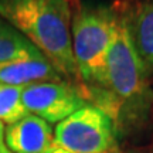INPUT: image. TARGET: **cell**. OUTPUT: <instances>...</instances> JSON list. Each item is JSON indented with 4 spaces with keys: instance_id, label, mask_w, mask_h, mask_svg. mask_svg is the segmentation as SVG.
Here are the masks:
<instances>
[{
    "instance_id": "1",
    "label": "cell",
    "mask_w": 153,
    "mask_h": 153,
    "mask_svg": "<svg viewBox=\"0 0 153 153\" xmlns=\"http://www.w3.org/2000/svg\"><path fill=\"white\" fill-rule=\"evenodd\" d=\"M71 0H0L9 22L67 78L79 79L71 43Z\"/></svg>"
},
{
    "instance_id": "2",
    "label": "cell",
    "mask_w": 153,
    "mask_h": 153,
    "mask_svg": "<svg viewBox=\"0 0 153 153\" xmlns=\"http://www.w3.org/2000/svg\"><path fill=\"white\" fill-rule=\"evenodd\" d=\"M91 92L95 94L97 106L109 114L114 120L123 111L129 118L142 115L153 99L150 75L132 45L119 13L106 58L104 81L98 89Z\"/></svg>"
},
{
    "instance_id": "3",
    "label": "cell",
    "mask_w": 153,
    "mask_h": 153,
    "mask_svg": "<svg viewBox=\"0 0 153 153\" xmlns=\"http://www.w3.org/2000/svg\"><path fill=\"white\" fill-rule=\"evenodd\" d=\"M118 26V10L108 4H82L72 11L71 43L78 75L89 89L102 85L106 58Z\"/></svg>"
},
{
    "instance_id": "4",
    "label": "cell",
    "mask_w": 153,
    "mask_h": 153,
    "mask_svg": "<svg viewBox=\"0 0 153 153\" xmlns=\"http://www.w3.org/2000/svg\"><path fill=\"white\" fill-rule=\"evenodd\" d=\"M54 142L70 153L116 152V123L104 109L88 104L57 123Z\"/></svg>"
},
{
    "instance_id": "5",
    "label": "cell",
    "mask_w": 153,
    "mask_h": 153,
    "mask_svg": "<svg viewBox=\"0 0 153 153\" xmlns=\"http://www.w3.org/2000/svg\"><path fill=\"white\" fill-rule=\"evenodd\" d=\"M22 102L28 114L45 122L60 123L61 120L88 105L79 88L70 81L37 82L23 88Z\"/></svg>"
},
{
    "instance_id": "6",
    "label": "cell",
    "mask_w": 153,
    "mask_h": 153,
    "mask_svg": "<svg viewBox=\"0 0 153 153\" xmlns=\"http://www.w3.org/2000/svg\"><path fill=\"white\" fill-rule=\"evenodd\" d=\"M131 43L149 75H153V0H132L118 6Z\"/></svg>"
},
{
    "instance_id": "7",
    "label": "cell",
    "mask_w": 153,
    "mask_h": 153,
    "mask_svg": "<svg viewBox=\"0 0 153 153\" xmlns=\"http://www.w3.org/2000/svg\"><path fill=\"white\" fill-rule=\"evenodd\" d=\"M4 139L11 153H50L55 145L51 125L33 114L6 125Z\"/></svg>"
},
{
    "instance_id": "8",
    "label": "cell",
    "mask_w": 153,
    "mask_h": 153,
    "mask_svg": "<svg viewBox=\"0 0 153 153\" xmlns=\"http://www.w3.org/2000/svg\"><path fill=\"white\" fill-rule=\"evenodd\" d=\"M47 58L17 60L0 64V82L11 87H27L37 82L65 81Z\"/></svg>"
},
{
    "instance_id": "9",
    "label": "cell",
    "mask_w": 153,
    "mask_h": 153,
    "mask_svg": "<svg viewBox=\"0 0 153 153\" xmlns=\"http://www.w3.org/2000/svg\"><path fill=\"white\" fill-rule=\"evenodd\" d=\"M45 58L23 34L0 16V64L17 60Z\"/></svg>"
},
{
    "instance_id": "10",
    "label": "cell",
    "mask_w": 153,
    "mask_h": 153,
    "mask_svg": "<svg viewBox=\"0 0 153 153\" xmlns=\"http://www.w3.org/2000/svg\"><path fill=\"white\" fill-rule=\"evenodd\" d=\"M22 87H11L0 82V122L10 125L28 114L22 102Z\"/></svg>"
},
{
    "instance_id": "11",
    "label": "cell",
    "mask_w": 153,
    "mask_h": 153,
    "mask_svg": "<svg viewBox=\"0 0 153 153\" xmlns=\"http://www.w3.org/2000/svg\"><path fill=\"white\" fill-rule=\"evenodd\" d=\"M4 131L6 126L3 122H0V153H11L6 145V139H4Z\"/></svg>"
},
{
    "instance_id": "12",
    "label": "cell",
    "mask_w": 153,
    "mask_h": 153,
    "mask_svg": "<svg viewBox=\"0 0 153 153\" xmlns=\"http://www.w3.org/2000/svg\"><path fill=\"white\" fill-rule=\"evenodd\" d=\"M109 153H120V152H118V150H116V152H109Z\"/></svg>"
}]
</instances>
